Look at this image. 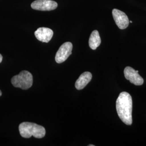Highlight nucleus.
<instances>
[{"mask_svg": "<svg viewBox=\"0 0 146 146\" xmlns=\"http://www.w3.org/2000/svg\"><path fill=\"white\" fill-rule=\"evenodd\" d=\"M116 107L120 119L127 125L132 124L133 102L131 95L127 92L120 93L116 100Z\"/></svg>", "mask_w": 146, "mask_h": 146, "instance_id": "nucleus-1", "label": "nucleus"}, {"mask_svg": "<svg viewBox=\"0 0 146 146\" xmlns=\"http://www.w3.org/2000/svg\"><path fill=\"white\" fill-rule=\"evenodd\" d=\"M21 136L24 138H30L33 136L35 138L41 139L46 135V129L42 125L34 123L24 122L19 127Z\"/></svg>", "mask_w": 146, "mask_h": 146, "instance_id": "nucleus-2", "label": "nucleus"}, {"mask_svg": "<svg viewBox=\"0 0 146 146\" xmlns=\"http://www.w3.org/2000/svg\"><path fill=\"white\" fill-rule=\"evenodd\" d=\"M11 82L15 87L26 90L32 86L33 78L30 72L27 70H23L19 74L13 76L11 80Z\"/></svg>", "mask_w": 146, "mask_h": 146, "instance_id": "nucleus-3", "label": "nucleus"}, {"mask_svg": "<svg viewBox=\"0 0 146 146\" xmlns=\"http://www.w3.org/2000/svg\"><path fill=\"white\" fill-rule=\"evenodd\" d=\"M73 44L71 42L64 43L59 48L55 55V61L58 63L64 62L72 54Z\"/></svg>", "mask_w": 146, "mask_h": 146, "instance_id": "nucleus-4", "label": "nucleus"}, {"mask_svg": "<svg viewBox=\"0 0 146 146\" xmlns=\"http://www.w3.org/2000/svg\"><path fill=\"white\" fill-rule=\"evenodd\" d=\"M56 2L52 0H36L31 4V7L34 10L50 11L58 7Z\"/></svg>", "mask_w": 146, "mask_h": 146, "instance_id": "nucleus-5", "label": "nucleus"}, {"mask_svg": "<svg viewBox=\"0 0 146 146\" xmlns=\"http://www.w3.org/2000/svg\"><path fill=\"white\" fill-rule=\"evenodd\" d=\"M112 14L116 25L120 29H125L129 25V19L127 15L122 11L117 9H114Z\"/></svg>", "mask_w": 146, "mask_h": 146, "instance_id": "nucleus-6", "label": "nucleus"}, {"mask_svg": "<svg viewBox=\"0 0 146 146\" xmlns=\"http://www.w3.org/2000/svg\"><path fill=\"white\" fill-rule=\"evenodd\" d=\"M139 71L135 70L131 67H127L124 70L125 78L131 84L136 86H141L143 84V79L138 74Z\"/></svg>", "mask_w": 146, "mask_h": 146, "instance_id": "nucleus-7", "label": "nucleus"}, {"mask_svg": "<svg viewBox=\"0 0 146 146\" xmlns=\"http://www.w3.org/2000/svg\"><path fill=\"white\" fill-rule=\"evenodd\" d=\"M35 36L37 39L42 42L48 43L49 42L52 38L54 33L51 29L41 27L35 31Z\"/></svg>", "mask_w": 146, "mask_h": 146, "instance_id": "nucleus-8", "label": "nucleus"}, {"mask_svg": "<svg viewBox=\"0 0 146 146\" xmlns=\"http://www.w3.org/2000/svg\"><path fill=\"white\" fill-rule=\"evenodd\" d=\"M92 78V75L90 72H86L82 73L75 82V88L78 90H81L84 89L91 81Z\"/></svg>", "mask_w": 146, "mask_h": 146, "instance_id": "nucleus-9", "label": "nucleus"}, {"mask_svg": "<svg viewBox=\"0 0 146 146\" xmlns=\"http://www.w3.org/2000/svg\"><path fill=\"white\" fill-rule=\"evenodd\" d=\"M101 42V40L100 36L99 31H94L92 33L89 40V46L90 48L95 50L99 46Z\"/></svg>", "mask_w": 146, "mask_h": 146, "instance_id": "nucleus-10", "label": "nucleus"}, {"mask_svg": "<svg viewBox=\"0 0 146 146\" xmlns=\"http://www.w3.org/2000/svg\"><path fill=\"white\" fill-rule=\"evenodd\" d=\"M2 60H3V57H2V55H1V54H0V63L2 62Z\"/></svg>", "mask_w": 146, "mask_h": 146, "instance_id": "nucleus-11", "label": "nucleus"}, {"mask_svg": "<svg viewBox=\"0 0 146 146\" xmlns=\"http://www.w3.org/2000/svg\"><path fill=\"white\" fill-rule=\"evenodd\" d=\"M2 95V92H1V90H0V96Z\"/></svg>", "mask_w": 146, "mask_h": 146, "instance_id": "nucleus-12", "label": "nucleus"}, {"mask_svg": "<svg viewBox=\"0 0 146 146\" xmlns=\"http://www.w3.org/2000/svg\"><path fill=\"white\" fill-rule=\"evenodd\" d=\"M89 146H94V145H89Z\"/></svg>", "mask_w": 146, "mask_h": 146, "instance_id": "nucleus-13", "label": "nucleus"}]
</instances>
